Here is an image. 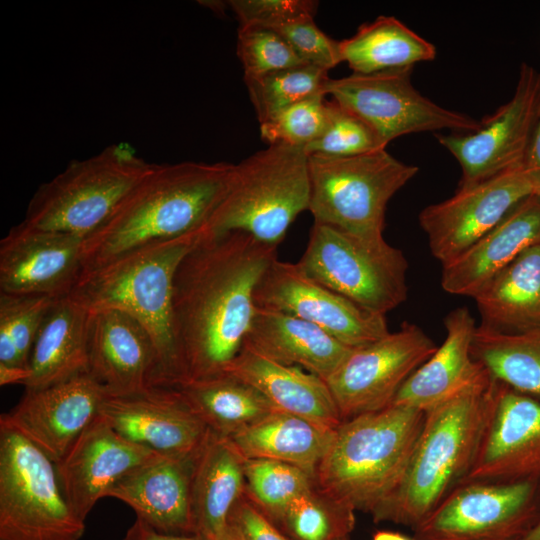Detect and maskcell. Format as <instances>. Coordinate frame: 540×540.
<instances>
[{
  "mask_svg": "<svg viewBox=\"0 0 540 540\" xmlns=\"http://www.w3.org/2000/svg\"><path fill=\"white\" fill-rule=\"evenodd\" d=\"M277 248L240 231L206 233L181 260L172 304L186 381L224 374L239 354Z\"/></svg>",
  "mask_w": 540,
  "mask_h": 540,
  "instance_id": "1",
  "label": "cell"
},
{
  "mask_svg": "<svg viewBox=\"0 0 540 540\" xmlns=\"http://www.w3.org/2000/svg\"><path fill=\"white\" fill-rule=\"evenodd\" d=\"M234 172L235 164L225 162L153 164L110 217L83 240V271L204 229L226 196Z\"/></svg>",
  "mask_w": 540,
  "mask_h": 540,
  "instance_id": "2",
  "label": "cell"
},
{
  "mask_svg": "<svg viewBox=\"0 0 540 540\" xmlns=\"http://www.w3.org/2000/svg\"><path fill=\"white\" fill-rule=\"evenodd\" d=\"M500 382L489 372L425 412L422 430L395 490L371 514L411 528L467 477L491 416Z\"/></svg>",
  "mask_w": 540,
  "mask_h": 540,
  "instance_id": "3",
  "label": "cell"
},
{
  "mask_svg": "<svg viewBox=\"0 0 540 540\" xmlns=\"http://www.w3.org/2000/svg\"><path fill=\"white\" fill-rule=\"evenodd\" d=\"M206 235L204 229L134 250L83 271L69 296L89 311L112 308L140 322L155 348L150 386L178 387L187 379L173 321L176 269Z\"/></svg>",
  "mask_w": 540,
  "mask_h": 540,
  "instance_id": "4",
  "label": "cell"
},
{
  "mask_svg": "<svg viewBox=\"0 0 540 540\" xmlns=\"http://www.w3.org/2000/svg\"><path fill=\"white\" fill-rule=\"evenodd\" d=\"M425 412L403 405L344 420L320 462L316 485L329 496L372 514L400 483Z\"/></svg>",
  "mask_w": 540,
  "mask_h": 540,
  "instance_id": "5",
  "label": "cell"
},
{
  "mask_svg": "<svg viewBox=\"0 0 540 540\" xmlns=\"http://www.w3.org/2000/svg\"><path fill=\"white\" fill-rule=\"evenodd\" d=\"M310 178L303 148L274 144L235 164L230 188L205 232L247 233L278 246L290 225L308 211Z\"/></svg>",
  "mask_w": 540,
  "mask_h": 540,
  "instance_id": "6",
  "label": "cell"
},
{
  "mask_svg": "<svg viewBox=\"0 0 540 540\" xmlns=\"http://www.w3.org/2000/svg\"><path fill=\"white\" fill-rule=\"evenodd\" d=\"M152 166L126 143L71 161L61 173L38 187L23 221L84 240L110 217Z\"/></svg>",
  "mask_w": 540,
  "mask_h": 540,
  "instance_id": "7",
  "label": "cell"
},
{
  "mask_svg": "<svg viewBox=\"0 0 540 540\" xmlns=\"http://www.w3.org/2000/svg\"><path fill=\"white\" fill-rule=\"evenodd\" d=\"M308 166L314 222L370 239L384 237L388 202L418 173L386 149L343 157L313 154Z\"/></svg>",
  "mask_w": 540,
  "mask_h": 540,
  "instance_id": "8",
  "label": "cell"
},
{
  "mask_svg": "<svg viewBox=\"0 0 540 540\" xmlns=\"http://www.w3.org/2000/svg\"><path fill=\"white\" fill-rule=\"evenodd\" d=\"M297 265L309 277L380 315L408 296V261L384 237L364 238L314 222Z\"/></svg>",
  "mask_w": 540,
  "mask_h": 540,
  "instance_id": "9",
  "label": "cell"
},
{
  "mask_svg": "<svg viewBox=\"0 0 540 540\" xmlns=\"http://www.w3.org/2000/svg\"><path fill=\"white\" fill-rule=\"evenodd\" d=\"M85 522L72 512L55 463L0 422V540H79Z\"/></svg>",
  "mask_w": 540,
  "mask_h": 540,
  "instance_id": "10",
  "label": "cell"
},
{
  "mask_svg": "<svg viewBox=\"0 0 540 540\" xmlns=\"http://www.w3.org/2000/svg\"><path fill=\"white\" fill-rule=\"evenodd\" d=\"M540 520V482H468L413 527L415 540H524Z\"/></svg>",
  "mask_w": 540,
  "mask_h": 540,
  "instance_id": "11",
  "label": "cell"
},
{
  "mask_svg": "<svg viewBox=\"0 0 540 540\" xmlns=\"http://www.w3.org/2000/svg\"><path fill=\"white\" fill-rule=\"evenodd\" d=\"M412 69L329 78L326 95L368 124L384 147L406 134L469 132L479 127L474 118L439 106L416 90Z\"/></svg>",
  "mask_w": 540,
  "mask_h": 540,
  "instance_id": "12",
  "label": "cell"
},
{
  "mask_svg": "<svg viewBox=\"0 0 540 540\" xmlns=\"http://www.w3.org/2000/svg\"><path fill=\"white\" fill-rule=\"evenodd\" d=\"M436 349L434 341L410 322L353 348L325 380L342 421L389 407L405 381Z\"/></svg>",
  "mask_w": 540,
  "mask_h": 540,
  "instance_id": "13",
  "label": "cell"
},
{
  "mask_svg": "<svg viewBox=\"0 0 540 540\" xmlns=\"http://www.w3.org/2000/svg\"><path fill=\"white\" fill-rule=\"evenodd\" d=\"M540 103V72L523 63L512 98L469 132L437 134L461 168L466 188L523 165Z\"/></svg>",
  "mask_w": 540,
  "mask_h": 540,
  "instance_id": "14",
  "label": "cell"
},
{
  "mask_svg": "<svg viewBox=\"0 0 540 540\" xmlns=\"http://www.w3.org/2000/svg\"><path fill=\"white\" fill-rule=\"evenodd\" d=\"M540 194V179L523 165L425 207L419 223L431 254L444 264L494 228L519 203Z\"/></svg>",
  "mask_w": 540,
  "mask_h": 540,
  "instance_id": "15",
  "label": "cell"
},
{
  "mask_svg": "<svg viewBox=\"0 0 540 540\" xmlns=\"http://www.w3.org/2000/svg\"><path fill=\"white\" fill-rule=\"evenodd\" d=\"M254 299L257 307L303 319L350 348L368 345L389 333L385 315L366 310L319 283L297 263L276 259L257 285Z\"/></svg>",
  "mask_w": 540,
  "mask_h": 540,
  "instance_id": "16",
  "label": "cell"
},
{
  "mask_svg": "<svg viewBox=\"0 0 540 540\" xmlns=\"http://www.w3.org/2000/svg\"><path fill=\"white\" fill-rule=\"evenodd\" d=\"M99 413L126 439L172 457L195 456L210 431L178 387L107 394Z\"/></svg>",
  "mask_w": 540,
  "mask_h": 540,
  "instance_id": "17",
  "label": "cell"
},
{
  "mask_svg": "<svg viewBox=\"0 0 540 540\" xmlns=\"http://www.w3.org/2000/svg\"><path fill=\"white\" fill-rule=\"evenodd\" d=\"M468 482H540V399L500 382Z\"/></svg>",
  "mask_w": 540,
  "mask_h": 540,
  "instance_id": "18",
  "label": "cell"
},
{
  "mask_svg": "<svg viewBox=\"0 0 540 540\" xmlns=\"http://www.w3.org/2000/svg\"><path fill=\"white\" fill-rule=\"evenodd\" d=\"M105 388L85 372L66 381L26 391L0 422L28 439L55 464L100 412Z\"/></svg>",
  "mask_w": 540,
  "mask_h": 540,
  "instance_id": "19",
  "label": "cell"
},
{
  "mask_svg": "<svg viewBox=\"0 0 540 540\" xmlns=\"http://www.w3.org/2000/svg\"><path fill=\"white\" fill-rule=\"evenodd\" d=\"M83 239L24 221L0 241V293L54 299L70 294L82 271Z\"/></svg>",
  "mask_w": 540,
  "mask_h": 540,
  "instance_id": "20",
  "label": "cell"
},
{
  "mask_svg": "<svg viewBox=\"0 0 540 540\" xmlns=\"http://www.w3.org/2000/svg\"><path fill=\"white\" fill-rule=\"evenodd\" d=\"M158 455L120 435L99 413L55 467L69 507L85 522L120 479Z\"/></svg>",
  "mask_w": 540,
  "mask_h": 540,
  "instance_id": "21",
  "label": "cell"
},
{
  "mask_svg": "<svg viewBox=\"0 0 540 540\" xmlns=\"http://www.w3.org/2000/svg\"><path fill=\"white\" fill-rule=\"evenodd\" d=\"M89 373L108 395L122 396L150 387L155 348L144 328L129 314L112 308L89 311Z\"/></svg>",
  "mask_w": 540,
  "mask_h": 540,
  "instance_id": "22",
  "label": "cell"
},
{
  "mask_svg": "<svg viewBox=\"0 0 540 540\" xmlns=\"http://www.w3.org/2000/svg\"><path fill=\"white\" fill-rule=\"evenodd\" d=\"M197 454H160L125 475L106 497L124 502L138 518L160 532L193 535L191 480Z\"/></svg>",
  "mask_w": 540,
  "mask_h": 540,
  "instance_id": "23",
  "label": "cell"
},
{
  "mask_svg": "<svg viewBox=\"0 0 540 540\" xmlns=\"http://www.w3.org/2000/svg\"><path fill=\"white\" fill-rule=\"evenodd\" d=\"M540 243V194L514 207L494 228L442 264L441 286L472 297L523 251Z\"/></svg>",
  "mask_w": 540,
  "mask_h": 540,
  "instance_id": "24",
  "label": "cell"
},
{
  "mask_svg": "<svg viewBox=\"0 0 540 540\" xmlns=\"http://www.w3.org/2000/svg\"><path fill=\"white\" fill-rule=\"evenodd\" d=\"M446 336L440 347L402 385L391 405L423 412L446 401L484 377L488 370L472 356L475 319L459 307L444 319Z\"/></svg>",
  "mask_w": 540,
  "mask_h": 540,
  "instance_id": "25",
  "label": "cell"
},
{
  "mask_svg": "<svg viewBox=\"0 0 540 540\" xmlns=\"http://www.w3.org/2000/svg\"><path fill=\"white\" fill-rule=\"evenodd\" d=\"M243 347L326 380L350 348L320 327L293 315L257 307Z\"/></svg>",
  "mask_w": 540,
  "mask_h": 540,
  "instance_id": "26",
  "label": "cell"
},
{
  "mask_svg": "<svg viewBox=\"0 0 540 540\" xmlns=\"http://www.w3.org/2000/svg\"><path fill=\"white\" fill-rule=\"evenodd\" d=\"M245 458L229 437L209 431L199 450L191 480L193 535L218 540L245 491Z\"/></svg>",
  "mask_w": 540,
  "mask_h": 540,
  "instance_id": "27",
  "label": "cell"
},
{
  "mask_svg": "<svg viewBox=\"0 0 540 540\" xmlns=\"http://www.w3.org/2000/svg\"><path fill=\"white\" fill-rule=\"evenodd\" d=\"M225 373L254 386L278 410L330 429L342 422L325 380L300 367L277 363L242 347Z\"/></svg>",
  "mask_w": 540,
  "mask_h": 540,
  "instance_id": "28",
  "label": "cell"
},
{
  "mask_svg": "<svg viewBox=\"0 0 540 540\" xmlns=\"http://www.w3.org/2000/svg\"><path fill=\"white\" fill-rule=\"evenodd\" d=\"M88 317L89 310L71 296L54 300L33 345L26 391L89 372Z\"/></svg>",
  "mask_w": 540,
  "mask_h": 540,
  "instance_id": "29",
  "label": "cell"
},
{
  "mask_svg": "<svg viewBox=\"0 0 540 540\" xmlns=\"http://www.w3.org/2000/svg\"><path fill=\"white\" fill-rule=\"evenodd\" d=\"M334 434L335 429L277 409L229 438L245 459L280 461L315 478Z\"/></svg>",
  "mask_w": 540,
  "mask_h": 540,
  "instance_id": "30",
  "label": "cell"
},
{
  "mask_svg": "<svg viewBox=\"0 0 540 540\" xmlns=\"http://www.w3.org/2000/svg\"><path fill=\"white\" fill-rule=\"evenodd\" d=\"M481 326L519 332L540 326V243L523 251L474 296Z\"/></svg>",
  "mask_w": 540,
  "mask_h": 540,
  "instance_id": "31",
  "label": "cell"
},
{
  "mask_svg": "<svg viewBox=\"0 0 540 540\" xmlns=\"http://www.w3.org/2000/svg\"><path fill=\"white\" fill-rule=\"evenodd\" d=\"M341 62L352 73L372 74L413 68L435 59V46L392 16L363 24L350 38L339 41Z\"/></svg>",
  "mask_w": 540,
  "mask_h": 540,
  "instance_id": "32",
  "label": "cell"
},
{
  "mask_svg": "<svg viewBox=\"0 0 540 540\" xmlns=\"http://www.w3.org/2000/svg\"><path fill=\"white\" fill-rule=\"evenodd\" d=\"M178 388L208 428L226 437L277 410L254 386L228 373L188 380Z\"/></svg>",
  "mask_w": 540,
  "mask_h": 540,
  "instance_id": "33",
  "label": "cell"
},
{
  "mask_svg": "<svg viewBox=\"0 0 540 540\" xmlns=\"http://www.w3.org/2000/svg\"><path fill=\"white\" fill-rule=\"evenodd\" d=\"M471 352L496 380L540 399V326L500 332L479 325Z\"/></svg>",
  "mask_w": 540,
  "mask_h": 540,
  "instance_id": "34",
  "label": "cell"
},
{
  "mask_svg": "<svg viewBox=\"0 0 540 540\" xmlns=\"http://www.w3.org/2000/svg\"><path fill=\"white\" fill-rule=\"evenodd\" d=\"M279 523L293 540H339L355 525V510L315 485L296 497Z\"/></svg>",
  "mask_w": 540,
  "mask_h": 540,
  "instance_id": "35",
  "label": "cell"
},
{
  "mask_svg": "<svg viewBox=\"0 0 540 540\" xmlns=\"http://www.w3.org/2000/svg\"><path fill=\"white\" fill-rule=\"evenodd\" d=\"M328 80V70L310 64L244 77L259 123L299 101L326 95Z\"/></svg>",
  "mask_w": 540,
  "mask_h": 540,
  "instance_id": "36",
  "label": "cell"
},
{
  "mask_svg": "<svg viewBox=\"0 0 540 540\" xmlns=\"http://www.w3.org/2000/svg\"><path fill=\"white\" fill-rule=\"evenodd\" d=\"M245 491L272 521L279 523L289 504L315 485V478L291 464L245 459Z\"/></svg>",
  "mask_w": 540,
  "mask_h": 540,
  "instance_id": "37",
  "label": "cell"
},
{
  "mask_svg": "<svg viewBox=\"0 0 540 540\" xmlns=\"http://www.w3.org/2000/svg\"><path fill=\"white\" fill-rule=\"evenodd\" d=\"M54 298L0 293V363L29 367L30 356Z\"/></svg>",
  "mask_w": 540,
  "mask_h": 540,
  "instance_id": "38",
  "label": "cell"
},
{
  "mask_svg": "<svg viewBox=\"0 0 540 540\" xmlns=\"http://www.w3.org/2000/svg\"><path fill=\"white\" fill-rule=\"evenodd\" d=\"M326 95L299 101L260 123L268 145L285 144L305 149L324 132L328 122Z\"/></svg>",
  "mask_w": 540,
  "mask_h": 540,
  "instance_id": "39",
  "label": "cell"
},
{
  "mask_svg": "<svg viewBox=\"0 0 540 540\" xmlns=\"http://www.w3.org/2000/svg\"><path fill=\"white\" fill-rule=\"evenodd\" d=\"M328 122L321 136L308 145L306 154L343 157L385 149L372 128L334 100L327 101Z\"/></svg>",
  "mask_w": 540,
  "mask_h": 540,
  "instance_id": "40",
  "label": "cell"
},
{
  "mask_svg": "<svg viewBox=\"0 0 540 540\" xmlns=\"http://www.w3.org/2000/svg\"><path fill=\"white\" fill-rule=\"evenodd\" d=\"M237 55L244 77H255L305 63L276 31L260 26H239Z\"/></svg>",
  "mask_w": 540,
  "mask_h": 540,
  "instance_id": "41",
  "label": "cell"
},
{
  "mask_svg": "<svg viewBox=\"0 0 540 540\" xmlns=\"http://www.w3.org/2000/svg\"><path fill=\"white\" fill-rule=\"evenodd\" d=\"M313 18L314 15H302L272 30L279 33L305 63L329 70L341 62L339 41L320 30Z\"/></svg>",
  "mask_w": 540,
  "mask_h": 540,
  "instance_id": "42",
  "label": "cell"
},
{
  "mask_svg": "<svg viewBox=\"0 0 540 540\" xmlns=\"http://www.w3.org/2000/svg\"><path fill=\"white\" fill-rule=\"evenodd\" d=\"M228 4L239 26L270 29L302 15H314L318 6L309 0H232Z\"/></svg>",
  "mask_w": 540,
  "mask_h": 540,
  "instance_id": "43",
  "label": "cell"
},
{
  "mask_svg": "<svg viewBox=\"0 0 540 540\" xmlns=\"http://www.w3.org/2000/svg\"><path fill=\"white\" fill-rule=\"evenodd\" d=\"M228 525L234 527L243 540H290L275 527L246 491L234 505Z\"/></svg>",
  "mask_w": 540,
  "mask_h": 540,
  "instance_id": "44",
  "label": "cell"
},
{
  "mask_svg": "<svg viewBox=\"0 0 540 540\" xmlns=\"http://www.w3.org/2000/svg\"><path fill=\"white\" fill-rule=\"evenodd\" d=\"M123 540H202L195 535L167 534L160 532L140 518L126 531Z\"/></svg>",
  "mask_w": 540,
  "mask_h": 540,
  "instance_id": "45",
  "label": "cell"
},
{
  "mask_svg": "<svg viewBox=\"0 0 540 540\" xmlns=\"http://www.w3.org/2000/svg\"><path fill=\"white\" fill-rule=\"evenodd\" d=\"M523 167L535 177L540 179V103L536 123L523 162Z\"/></svg>",
  "mask_w": 540,
  "mask_h": 540,
  "instance_id": "46",
  "label": "cell"
},
{
  "mask_svg": "<svg viewBox=\"0 0 540 540\" xmlns=\"http://www.w3.org/2000/svg\"><path fill=\"white\" fill-rule=\"evenodd\" d=\"M30 377L29 367L11 366L0 363V385L25 384Z\"/></svg>",
  "mask_w": 540,
  "mask_h": 540,
  "instance_id": "47",
  "label": "cell"
},
{
  "mask_svg": "<svg viewBox=\"0 0 540 540\" xmlns=\"http://www.w3.org/2000/svg\"><path fill=\"white\" fill-rule=\"evenodd\" d=\"M372 540H415L413 537H409L400 532L380 530L373 534Z\"/></svg>",
  "mask_w": 540,
  "mask_h": 540,
  "instance_id": "48",
  "label": "cell"
},
{
  "mask_svg": "<svg viewBox=\"0 0 540 540\" xmlns=\"http://www.w3.org/2000/svg\"><path fill=\"white\" fill-rule=\"evenodd\" d=\"M218 540H243L240 536L239 532L232 527L231 525H228L225 532L222 534V536Z\"/></svg>",
  "mask_w": 540,
  "mask_h": 540,
  "instance_id": "49",
  "label": "cell"
},
{
  "mask_svg": "<svg viewBox=\"0 0 540 540\" xmlns=\"http://www.w3.org/2000/svg\"><path fill=\"white\" fill-rule=\"evenodd\" d=\"M524 540H540V520L529 532V534L525 537Z\"/></svg>",
  "mask_w": 540,
  "mask_h": 540,
  "instance_id": "50",
  "label": "cell"
},
{
  "mask_svg": "<svg viewBox=\"0 0 540 540\" xmlns=\"http://www.w3.org/2000/svg\"><path fill=\"white\" fill-rule=\"evenodd\" d=\"M339 540H350L349 537H345V538H342V539H339Z\"/></svg>",
  "mask_w": 540,
  "mask_h": 540,
  "instance_id": "51",
  "label": "cell"
}]
</instances>
